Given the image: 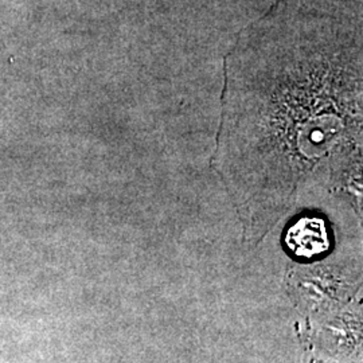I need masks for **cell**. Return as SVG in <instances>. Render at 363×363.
Instances as JSON below:
<instances>
[{"label": "cell", "instance_id": "6da1fadb", "mask_svg": "<svg viewBox=\"0 0 363 363\" xmlns=\"http://www.w3.org/2000/svg\"><path fill=\"white\" fill-rule=\"evenodd\" d=\"M213 166L240 196L284 195L316 174L361 178V39L259 30L225 61Z\"/></svg>", "mask_w": 363, "mask_h": 363}, {"label": "cell", "instance_id": "7a4b0ae2", "mask_svg": "<svg viewBox=\"0 0 363 363\" xmlns=\"http://www.w3.org/2000/svg\"><path fill=\"white\" fill-rule=\"evenodd\" d=\"M286 245L296 257L312 259L328 249V233L325 220L306 217L291 226L286 234Z\"/></svg>", "mask_w": 363, "mask_h": 363}]
</instances>
